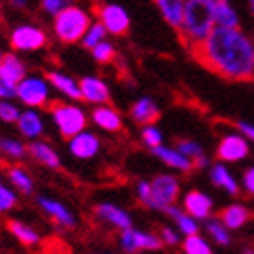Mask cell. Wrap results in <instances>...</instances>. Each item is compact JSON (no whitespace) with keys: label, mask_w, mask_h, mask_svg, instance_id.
Masks as SVG:
<instances>
[{"label":"cell","mask_w":254,"mask_h":254,"mask_svg":"<svg viewBox=\"0 0 254 254\" xmlns=\"http://www.w3.org/2000/svg\"><path fill=\"white\" fill-rule=\"evenodd\" d=\"M91 118L93 122L99 126L101 130H108V132H116L122 128V116H120V112L118 110H114L106 104H99L93 114H91Z\"/></svg>","instance_id":"e0dca14e"},{"label":"cell","mask_w":254,"mask_h":254,"mask_svg":"<svg viewBox=\"0 0 254 254\" xmlns=\"http://www.w3.org/2000/svg\"><path fill=\"white\" fill-rule=\"evenodd\" d=\"M180 194V182L172 174H159L151 182L141 180L136 184V196L145 207L155 211H166L178 200Z\"/></svg>","instance_id":"3957f363"},{"label":"cell","mask_w":254,"mask_h":254,"mask_svg":"<svg viewBox=\"0 0 254 254\" xmlns=\"http://www.w3.org/2000/svg\"><path fill=\"white\" fill-rule=\"evenodd\" d=\"M17 126H19V132L27 138H37L40 134H44V120H42L40 114L35 112V108L27 110V112H21Z\"/></svg>","instance_id":"d6986e66"},{"label":"cell","mask_w":254,"mask_h":254,"mask_svg":"<svg viewBox=\"0 0 254 254\" xmlns=\"http://www.w3.org/2000/svg\"><path fill=\"white\" fill-rule=\"evenodd\" d=\"M27 151H31V155L35 161H40L42 166L46 168H52V170H58L60 168V157L56 151L50 147L48 143H42V141H35L33 138V143L27 147Z\"/></svg>","instance_id":"7402d4cb"},{"label":"cell","mask_w":254,"mask_h":254,"mask_svg":"<svg viewBox=\"0 0 254 254\" xmlns=\"http://www.w3.org/2000/svg\"><path fill=\"white\" fill-rule=\"evenodd\" d=\"M151 151H153V155H155L157 159H161L168 168H174V170H178V172H190V170L194 168L192 159L186 157L182 151L172 149V147H163V143L157 145V147H153Z\"/></svg>","instance_id":"9a60e30c"},{"label":"cell","mask_w":254,"mask_h":254,"mask_svg":"<svg viewBox=\"0 0 254 254\" xmlns=\"http://www.w3.org/2000/svg\"><path fill=\"white\" fill-rule=\"evenodd\" d=\"M52 120L56 124V128L60 130L62 136H74L77 132L85 130L87 126V118H85V112L79 106H72V104H54L52 110Z\"/></svg>","instance_id":"5b68a950"},{"label":"cell","mask_w":254,"mask_h":254,"mask_svg":"<svg viewBox=\"0 0 254 254\" xmlns=\"http://www.w3.org/2000/svg\"><path fill=\"white\" fill-rule=\"evenodd\" d=\"M215 2L217 0H186L182 23L178 31L182 33L190 48L198 46L217 27L215 25Z\"/></svg>","instance_id":"7a4b0ae2"},{"label":"cell","mask_w":254,"mask_h":254,"mask_svg":"<svg viewBox=\"0 0 254 254\" xmlns=\"http://www.w3.org/2000/svg\"><path fill=\"white\" fill-rule=\"evenodd\" d=\"M141 138H143V143L149 149H153V147H157V145L163 143V134H161V130L157 128V126H153V122H151V124H143Z\"/></svg>","instance_id":"e575fe53"},{"label":"cell","mask_w":254,"mask_h":254,"mask_svg":"<svg viewBox=\"0 0 254 254\" xmlns=\"http://www.w3.org/2000/svg\"><path fill=\"white\" fill-rule=\"evenodd\" d=\"M0 77L12 85H17L25 77V64L15 54H6L2 58V64H0Z\"/></svg>","instance_id":"d4e9b609"},{"label":"cell","mask_w":254,"mask_h":254,"mask_svg":"<svg viewBox=\"0 0 254 254\" xmlns=\"http://www.w3.org/2000/svg\"><path fill=\"white\" fill-rule=\"evenodd\" d=\"M207 234L217 242L219 246H230L232 244V236H230V230L223 225V221L219 219V221H209L207 223Z\"/></svg>","instance_id":"1f68e13d"},{"label":"cell","mask_w":254,"mask_h":254,"mask_svg":"<svg viewBox=\"0 0 254 254\" xmlns=\"http://www.w3.org/2000/svg\"><path fill=\"white\" fill-rule=\"evenodd\" d=\"M184 211L192 215L194 219H207L211 217L213 200L209 194L200 192V190H190L184 196Z\"/></svg>","instance_id":"5bb4252c"},{"label":"cell","mask_w":254,"mask_h":254,"mask_svg":"<svg viewBox=\"0 0 254 254\" xmlns=\"http://www.w3.org/2000/svg\"><path fill=\"white\" fill-rule=\"evenodd\" d=\"M97 17L112 35H126L130 29V17L120 4H101L97 8Z\"/></svg>","instance_id":"ba28073f"},{"label":"cell","mask_w":254,"mask_h":254,"mask_svg":"<svg viewBox=\"0 0 254 254\" xmlns=\"http://www.w3.org/2000/svg\"><path fill=\"white\" fill-rule=\"evenodd\" d=\"M8 230H10V234L15 236L23 246H35L37 242H40V234H37L33 227L25 225L21 221H10L8 223Z\"/></svg>","instance_id":"83f0119b"},{"label":"cell","mask_w":254,"mask_h":254,"mask_svg":"<svg viewBox=\"0 0 254 254\" xmlns=\"http://www.w3.org/2000/svg\"><path fill=\"white\" fill-rule=\"evenodd\" d=\"M215 25L217 27H238V10L232 6L230 0H217L215 2Z\"/></svg>","instance_id":"484cf974"},{"label":"cell","mask_w":254,"mask_h":254,"mask_svg":"<svg viewBox=\"0 0 254 254\" xmlns=\"http://www.w3.org/2000/svg\"><path fill=\"white\" fill-rule=\"evenodd\" d=\"M91 15L89 10L77 6V4H70L64 10H60L58 15L54 17V35L62 44H74V42H81L85 31L89 29L91 25Z\"/></svg>","instance_id":"277c9868"},{"label":"cell","mask_w":254,"mask_h":254,"mask_svg":"<svg viewBox=\"0 0 254 254\" xmlns=\"http://www.w3.org/2000/svg\"><path fill=\"white\" fill-rule=\"evenodd\" d=\"M161 242L168 244V246H176L178 242H180V236H178L174 230H170V227H163L161 230Z\"/></svg>","instance_id":"60d3db41"},{"label":"cell","mask_w":254,"mask_h":254,"mask_svg":"<svg viewBox=\"0 0 254 254\" xmlns=\"http://www.w3.org/2000/svg\"><path fill=\"white\" fill-rule=\"evenodd\" d=\"M209 176H211V182L217 186V188L225 190V192H230V194H238L240 186L236 182V178L232 176V172L227 170L223 163H215V166L211 168V174Z\"/></svg>","instance_id":"603a6c76"},{"label":"cell","mask_w":254,"mask_h":254,"mask_svg":"<svg viewBox=\"0 0 254 254\" xmlns=\"http://www.w3.org/2000/svg\"><path fill=\"white\" fill-rule=\"evenodd\" d=\"M176 149H178V151H182V153H184L186 157L192 159V163H194L200 155H205V151H202V147H200L198 143H194V141H180Z\"/></svg>","instance_id":"d590c367"},{"label":"cell","mask_w":254,"mask_h":254,"mask_svg":"<svg viewBox=\"0 0 254 254\" xmlns=\"http://www.w3.org/2000/svg\"><path fill=\"white\" fill-rule=\"evenodd\" d=\"M163 213H168L170 217L176 221L178 225V232L184 234V236H190V234H198V219H194L190 213L182 211V209H178L174 205H170Z\"/></svg>","instance_id":"cb8c5ba5"},{"label":"cell","mask_w":254,"mask_h":254,"mask_svg":"<svg viewBox=\"0 0 254 254\" xmlns=\"http://www.w3.org/2000/svg\"><path fill=\"white\" fill-rule=\"evenodd\" d=\"M248 8H250V12L254 15V0H248Z\"/></svg>","instance_id":"f6af8a7d"},{"label":"cell","mask_w":254,"mask_h":254,"mask_svg":"<svg viewBox=\"0 0 254 254\" xmlns=\"http://www.w3.org/2000/svg\"><path fill=\"white\" fill-rule=\"evenodd\" d=\"M48 44V35L35 25H19L10 33V46L17 52H33Z\"/></svg>","instance_id":"52a82bcc"},{"label":"cell","mask_w":254,"mask_h":254,"mask_svg":"<svg viewBox=\"0 0 254 254\" xmlns=\"http://www.w3.org/2000/svg\"><path fill=\"white\" fill-rule=\"evenodd\" d=\"M17 97L27 108L46 106V101L50 97V85L42 77H27V74H25L17 83Z\"/></svg>","instance_id":"8992f818"},{"label":"cell","mask_w":254,"mask_h":254,"mask_svg":"<svg viewBox=\"0 0 254 254\" xmlns=\"http://www.w3.org/2000/svg\"><path fill=\"white\" fill-rule=\"evenodd\" d=\"M2 58H4V54H2V50H0V64H2Z\"/></svg>","instance_id":"bcb514c9"},{"label":"cell","mask_w":254,"mask_h":254,"mask_svg":"<svg viewBox=\"0 0 254 254\" xmlns=\"http://www.w3.org/2000/svg\"><path fill=\"white\" fill-rule=\"evenodd\" d=\"M221 221L227 230H240V227L248 221V211L242 205H230L227 209H223Z\"/></svg>","instance_id":"4316f807"},{"label":"cell","mask_w":254,"mask_h":254,"mask_svg":"<svg viewBox=\"0 0 254 254\" xmlns=\"http://www.w3.org/2000/svg\"><path fill=\"white\" fill-rule=\"evenodd\" d=\"M95 215L97 219L110 223L112 227H116V230H128L132 227V219L130 215L126 213L124 209H120L118 205H112V202H101V205L95 207Z\"/></svg>","instance_id":"4fadbf2b"},{"label":"cell","mask_w":254,"mask_h":254,"mask_svg":"<svg viewBox=\"0 0 254 254\" xmlns=\"http://www.w3.org/2000/svg\"><path fill=\"white\" fill-rule=\"evenodd\" d=\"M10 97H17V85L0 77V99H10Z\"/></svg>","instance_id":"ab89813d"},{"label":"cell","mask_w":254,"mask_h":254,"mask_svg":"<svg viewBox=\"0 0 254 254\" xmlns=\"http://www.w3.org/2000/svg\"><path fill=\"white\" fill-rule=\"evenodd\" d=\"M157 10L161 12L163 21H166L170 27L180 29L182 23V15H184V4L186 0H153Z\"/></svg>","instance_id":"ac0fdd59"},{"label":"cell","mask_w":254,"mask_h":254,"mask_svg":"<svg viewBox=\"0 0 254 254\" xmlns=\"http://www.w3.org/2000/svg\"><path fill=\"white\" fill-rule=\"evenodd\" d=\"M236 128H238V132H242L248 141H252L254 143V124H248V122H238L236 124Z\"/></svg>","instance_id":"7bdbcfd3"},{"label":"cell","mask_w":254,"mask_h":254,"mask_svg":"<svg viewBox=\"0 0 254 254\" xmlns=\"http://www.w3.org/2000/svg\"><path fill=\"white\" fill-rule=\"evenodd\" d=\"M19 108L6 99H0V120L2 122H17L19 120Z\"/></svg>","instance_id":"74e56055"},{"label":"cell","mask_w":254,"mask_h":254,"mask_svg":"<svg viewBox=\"0 0 254 254\" xmlns=\"http://www.w3.org/2000/svg\"><path fill=\"white\" fill-rule=\"evenodd\" d=\"M0 151L12 159H21V157H25V153H27V147H25L21 141H17V138H4V141H0Z\"/></svg>","instance_id":"836d02e7"},{"label":"cell","mask_w":254,"mask_h":254,"mask_svg":"<svg viewBox=\"0 0 254 254\" xmlns=\"http://www.w3.org/2000/svg\"><path fill=\"white\" fill-rule=\"evenodd\" d=\"M48 83H52V87L56 91H60L64 97L68 99H81V87L79 81H74L68 74H62V72H50L48 74Z\"/></svg>","instance_id":"ffe728a7"},{"label":"cell","mask_w":254,"mask_h":254,"mask_svg":"<svg viewBox=\"0 0 254 254\" xmlns=\"http://www.w3.org/2000/svg\"><path fill=\"white\" fill-rule=\"evenodd\" d=\"M120 246L124 252H138V250H159L163 246V242L155 234L138 232V230L128 227V230H122Z\"/></svg>","instance_id":"30bf717a"},{"label":"cell","mask_w":254,"mask_h":254,"mask_svg":"<svg viewBox=\"0 0 254 254\" xmlns=\"http://www.w3.org/2000/svg\"><path fill=\"white\" fill-rule=\"evenodd\" d=\"M248 138L240 132V134H225L219 145H217V157L225 163H236L248 157Z\"/></svg>","instance_id":"9c48e42d"},{"label":"cell","mask_w":254,"mask_h":254,"mask_svg":"<svg viewBox=\"0 0 254 254\" xmlns=\"http://www.w3.org/2000/svg\"><path fill=\"white\" fill-rule=\"evenodd\" d=\"M182 248H184L186 254H211V252H213L211 246H209V242H207L205 238H200L198 234L186 236Z\"/></svg>","instance_id":"4dcf8cb0"},{"label":"cell","mask_w":254,"mask_h":254,"mask_svg":"<svg viewBox=\"0 0 254 254\" xmlns=\"http://www.w3.org/2000/svg\"><path fill=\"white\" fill-rule=\"evenodd\" d=\"M194 52L202 64L225 79L242 81L254 74V42L238 27H215Z\"/></svg>","instance_id":"6da1fadb"},{"label":"cell","mask_w":254,"mask_h":254,"mask_svg":"<svg viewBox=\"0 0 254 254\" xmlns=\"http://www.w3.org/2000/svg\"><path fill=\"white\" fill-rule=\"evenodd\" d=\"M25 4H27V0H12V6H17V8H23Z\"/></svg>","instance_id":"ee69618b"},{"label":"cell","mask_w":254,"mask_h":254,"mask_svg":"<svg viewBox=\"0 0 254 254\" xmlns=\"http://www.w3.org/2000/svg\"><path fill=\"white\" fill-rule=\"evenodd\" d=\"M91 56L99 62V64H108V62H112L114 58H116V50H114V46L110 42H99L97 46L91 48Z\"/></svg>","instance_id":"d6a6232c"},{"label":"cell","mask_w":254,"mask_h":254,"mask_svg":"<svg viewBox=\"0 0 254 254\" xmlns=\"http://www.w3.org/2000/svg\"><path fill=\"white\" fill-rule=\"evenodd\" d=\"M106 35H108V31H106L104 25H101V21L91 23V25H89V29L85 31L81 44H83L87 50H91V48L97 46L99 42H104V40H106Z\"/></svg>","instance_id":"f546056e"},{"label":"cell","mask_w":254,"mask_h":254,"mask_svg":"<svg viewBox=\"0 0 254 254\" xmlns=\"http://www.w3.org/2000/svg\"><path fill=\"white\" fill-rule=\"evenodd\" d=\"M99 138L97 134L93 132H89V130H81L77 132L74 136H70V141H68V151H70V155L72 157H77V159H91L99 153Z\"/></svg>","instance_id":"8fae6325"},{"label":"cell","mask_w":254,"mask_h":254,"mask_svg":"<svg viewBox=\"0 0 254 254\" xmlns=\"http://www.w3.org/2000/svg\"><path fill=\"white\" fill-rule=\"evenodd\" d=\"M72 4V0H42V10L50 17H56L60 10Z\"/></svg>","instance_id":"f35d334b"},{"label":"cell","mask_w":254,"mask_h":254,"mask_svg":"<svg viewBox=\"0 0 254 254\" xmlns=\"http://www.w3.org/2000/svg\"><path fill=\"white\" fill-rule=\"evenodd\" d=\"M37 205L40 209L48 215L50 219H54L58 225L62 227H74V215L62 205V202L54 200V198H48V196H40L37 198Z\"/></svg>","instance_id":"2e32d148"},{"label":"cell","mask_w":254,"mask_h":254,"mask_svg":"<svg viewBox=\"0 0 254 254\" xmlns=\"http://www.w3.org/2000/svg\"><path fill=\"white\" fill-rule=\"evenodd\" d=\"M81 87V99L89 101V104H108L110 99V89L106 85V81H101L99 77H83L79 81Z\"/></svg>","instance_id":"7c38bea8"},{"label":"cell","mask_w":254,"mask_h":254,"mask_svg":"<svg viewBox=\"0 0 254 254\" xmlns=\"http://www.w3.org/2000/svg\"><path fill=\"white\" fill-rule=\"evenodd\" d=\"M242 184H244V188H246V192H250V194L254 196V166L248 168V170L244 172V176H242Z\"/></svg>","instance_id":"b9f144b4"},{"label":"cell","mask_w":254,"mask_h":254,"mask_svg":"<svg viewBox=\"0 0 254 254\" xmlns=\"http://www.w3.org/2000/svg\"><path fill=\"white\" fill-rule=\"evenodd\" d=\"M17 205V194L4 184H0V213H6Z\"/></svg>","instance_id":"8d00e7d4"},{"label":"cell","mask_w":254,"mask_h":254,"mask_svg":"<svg viewBox=\"0 0 254 254\" xmlns=\"http://www.w3.org/2000/svg\"><path fill=\"white\" fill-rule=\"evenodd\" d=\"M8 180H10V184L15 186V188H19V192H23V194H31V190H33V180H31V176L25 172L23 168H19V166L10 168V170H8Z\"/></svg>","instance_id":"f1b7e54d"},{"label":"cell","mask_w":254,"mask_h":254,"mask_svg":"<svg viewBox=\"0 0 254 254\" xmlns=\"http://www.w3.org/2000/svg\"><path fill=\"white\" fill-rule=\"evenodd\" d=\"M130 116L138 124H151L159 116V108L151 97H141L136 104L130 108Z\"/></svg>","instance_id":"44dd1931"}]
</instances>
